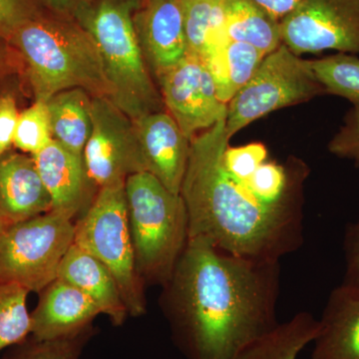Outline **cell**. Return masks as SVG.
Wrapping results in <instances>:
<instances>
[{"label":"cell","mask_w":359,"mask_h":359,"mask_svg":"<svg viewBox=\"0 0 359 359\" xmlns=\"http://www.w3.org/2000/svg\"><path fill=\"white\" fill-rule=\"evenodd\" d=\"M235 256L202 238H188L164 308L188 359H231L278 325L280 264Z\"/></svg>","instance_id":"obj_1"},{"label":"cell","mask_w":359,"mask_h":359,"mask_svg":"<svg viewBox=\"0 0 359 359\" xmlns=\"http://www.w3.org/2000/svg\"><path fill=\"white\" fill-rule=\"evenodd\" d=\"M231 138L226 119L191 140L182 198L189 238H202L235 256L280 261L304 243V215L264 207L224 166Z\"/></svg>","instance_id":"obj_2"},{"label":"cell","mask_w":359,"mask_h":359,"mask_svg":"<svg viewBox=\"0 0 359 359\" xmlns=\"http://www.w3.org/2000/svg\"><path fill=\"white\" fill-rule=\"evenodd\" d=\"M9 45L25 63L35 101L81 88L110 99L112 89L93 36L76 21L37 15L18 28Z\"/></svg>","instance_id":"obj_3"},{"label":"cell","mask_w":359,"mask_h":359,"mask_svg":"<svg viewBox=\"0 0 359 359\" xmlns=\"http://www.w3.org/2000/svg\"><path fill=\"white\" fill-rule=\"evenodd\" d=\"M125 197L137 273L165 285L188 243L185 202L148 172L127 178Z\"/></svg>","instance_id":"obj_4"},{"label":"cell","mask_w":359,"mask_h":359,"mask_svg":"<svg viewBox=\"0 0 359 359\" xmlns=\"http://www.w3.org/2000/svg\"><path fill=\"white\" fill-rule=\"evenodd\" d=\"M138 0H99L81 26L88 30L100 52L112 89L110 100L132 120L163 111L134 25Z\"/></svg>","instance_id":"obj_5"},{"label":"cell","mask_w":359,"mask_h":359,"mask_svg":"<svg viewBox=\"0 0 359 359\" xmlns=\"http://www.w3.org/2000/svg\"><path fill=\"white\" fill-rule=\"evenodd\" d=\"M74 244L110 271L130 316L145 313L144 282L135 264L125 183L99 189L92 204L75 224Z\"/></svg>","instance_id":"obj_6"},{"label":"cell","mask_w":359,"mask_h":359,"mask_svg":"<svg viewBox=\"0 0 359 359\" xmlns=\"http://www.w3.org/2000/svg\"><path fill=\"white\" fill-rule=\"evenodd\" d=\"M75 224L65 212L50 211L7 226L0 233V282L40 292L57 278L74 243Z\"/></svg>","instance_id":"obj_7"},{"label":"cell","mask_w":359,"mask_h":359,"mask_svg":"<svg viewBox=\"0 0 359 359\" xmlns=\"http://www.w3.org/2000/svg\"><path fill=\"white\" fill-rule=\"evenodd\" d=\"M325 94L311 61L280 44L264 56L250 81L228 103L226 133L231 138L269 113Z\"/></svg>","instance_id":"obj_8"},{"label":"cell","mask_w":359,"mask_h":359,"mask_svg":"<svg viewBox=\"0 0 359 359\" xmlns=\"http://www.w3.org/2000/svg\"><path fill=\"white\" fill-rule=\"evenodd\" d=\"M92 131L83 151L85 167L97 188L124 184L146 172L134 121L106 97H92Z\"/></svg>","instance_id":"obj_9"},{"label":"cell","mask_w":359,"mask_h":359,"mask_svg":"<svg viewBox=\"0 0 359 359\" xmlns=\"http://www.w3.org/2000/svg\"><path fill=\"white\" fill-rule=\"evenodd\" d=\"M283 43L304 53L359 55V0H302L280 21Z\"/></svg>","instance_id":"obj_10"},{"label":"cell","mask_w":359,"mask_h":359,"mask_svg":"<svg viewBox=\"0 0 359 359\" xmlns=\"http://www.w3.org/2000/svg\"><path fill=\"white\" fill-rule=\"evenodd\" d=\"M157 78L168 113L190 140L226 119L228 104L219 100L214 78L202 58L189 53Z\"/></svg>","instance_id":"obj_11"},{"label":"cell","mask_w":359,"mask_h":359,"mask_svg":"<svg viewBox=\"0 0 359 359\" xmlns=\"http://www.w3.org/2000/svg\"><path fill=\"white\" fill-rule=\"evenodd\" d=\"M133 20L144 57L156 76L188 55L180 0H143Z\"/></svg>","instance_id":"obj_12"},{"label":"cell","mask_w":359,"mask_h":359,"mask_svg":"<svg viewBox=\"0 0 359 359\" xmlns=\"http://www.w3.org/2000/svg\"><path fill=\"white\" fill-rule=\"evenodd\" d=\"M146 172L152 174L168 190L181 192L191 140L171 115L164 111L134 120Z\"/></svg>","instance_id":"obj_13"},{"label":"cell","mask_w":359,"mask_h":359,"mask_svg":"<svg viewBox=\"0 0 359 359\" xmlns=\"http://www.w3.org/2000/svg\"><path fill=\"white\" fill-rule=\"evenodd\" d=\"M42 183L50 196L54 211L74 219L92 204V188L83 156L74 154L55 140L32 155Z\"/></svg>","instance_id":"obj_14"},{"label":"cell","mask_w":359,"mask_h":359,"mask_svg":"<svg viewBox=\"0 0 359 359\" xmlns=\"http://www.w3.org/2000/svg\"><path fill=\"white\" fill-rule=\"evenodd\" d=\"M39 304L30 313L32 337L54 340L71 337L90 327L100 309L71 283L56 278L39 292Z\"/></svg>","instance_id":"obj_15"},{"label":"cell","mask_w":359,"mask_h":359,"mask_svg":"<svg viewBox=\"0 0 359 359\" xmlns=\"http://www.w3.org/2000/svg\"><path fill=\"white\" fill-rule=\"evenodd\" d=\"M50 196L32 156L7 152L0 157V221L4 229L50 211Z\"/></svg>","instance_id":"obj_16"},{"label":"cell","mask_w":359,"mask_h":359,"mask_svg":"<svg viewBox=\"0 0 359 359\" xmlns=\"http://www.w3.org/2000/svg\"><path fill=\"white\" fill-rule=\"evenodd\" d=\"M311 359H359V292L340 285L323 309Z\"/></svg>","instance_id":"obj_17"},{"label":"cell","mask_w":359,"mask_h":359,"mask_svg":"<svg viewBox=\"0 0 359 359\" xmlns=\"http://www.w3.org/2000/svg\"><path fill=\"white\" fill-rule=\"evenodd\" d=\"M57 278L88 295L113 325H121L126 320L128 311L115 278L96 257L74 243L59 266Z\"/></svg>","instance_id":"obj_18"},{"label":"cell","mask_w":359,"mask_h":359,"mask_svg":"<svg viewBox=\"0 0 359 359\" xmlns=\"http://www.w3.org/2000/svg\"><path fill=\"white\" fill-rule=\"evenodd\" d=\"M266 56L252 45L224 39L210 48L205 61L222 102L228 104L250 81Z\"/></svg>","instance_id":"obj_19"},{"label":"cell","mask_w":359,"mask_h":359,"mask_svg":"<svg viewBox=\"0 0 359 359\" xmlns=\"http://www.w3.org/2000/svg\"><path fill=\"white\" fill-rule=\"evenodd\" d=\"M224 37L244 42L264 54L283 44L280 22L255 0H223Z\"/></svg>","instance_id":"obj_20"},{"label":"cell","mask_w":359,"mask_h":359,"mask_svg":"<svg viewBox=\"0 0 359 359\" xmlns=\"http://www.w3.org/2000/svg\"><path fill=\"white\" fill-rule=\"evenodd\" d=\"M92 96L81 88L59 92L47 101L53 140L83 156L92 131Z\"/></svg>","instance_id":"obj_21"},{"label":"cell","mask_w":359,"mask_h":359,"mask_svg":"<svg viewBox=\"0 0 359 359\" xmlns=\"http://www.w3.org/2000/svg\"><path fill=\"white\" fill-rule=\"evenodd\" d=\"M318 330V320L308 311H301L250 342L231 359H297L316 339Z\"/></svg>","instance_id":"obj_22"},{"label":"cell","mask_w":359,"mask_h":359,"mask_svg":"<svg viewBox=\"0 0 359 359\" xmlns=\"http://www.w3.org/2000/svg\"><path fill=\"white\" fill-rule=\"evenodd\" d=\"M189 53L204 59L223 32V0H180Z\"/></svg>","instance_id":"obj_23"},{"label":"cell","mask_w":359,"mask_h":359,"mask_svg":"<svg viewBox=\"0 0 359 359\" xmlns=\"http://www.w3.org/2000/svg\"><path fill=\"white\" fill-rule=\"evenodd\" d=\"M316 76L325 94L341 97L359 108V57L353 54L334 55L311 60Z\"/></svg>","instance_id":"obj_24"},{"label":"cell","mask_w":359,"mask_h":359,"mask_svg":"<svg viewBox=\"0 0 359 359\" xmlns=\"http://www.w3.org/2000/svg\"><path fill=\"white\" fill-rule=\"evenodd\" d=\"M29 290L15 283L0 282V351L25 341L32 334L27 309Z\"/></svg>","instance_id":"obj_25"},{"label":"cell","mask_w":359,"mask_h":359,"mask_svg":"<svg viewBox=\"0 0 359 359\" xmlns=\"http://www.w3.org/2000/svg\"><path fill=\"white\" fill-rule=\"evenodd\" d=\"M92 335L91 327L79 334L54 340H37L32 335L9 347L2 359H79Z\"/></svg>","instance_id":"obj_26"},{"label":"cell","mask_w":359,"mask_h":359,"mask_svg":"<svg viewBox=\"0 0 359 359\" xmlns=\"http://www.w3.org/2000/svg\"><path fill=\"white\" fill-rule=\"evenodd\" d=\"M53 140L46 102L35 101L18 116L13 145L30 156L43 150Z\"/></svg>","instance_id":"obj_27"},{"label":"cell","mask_w":359,"mask_h":359,"mask_svg":"<svg viewBox=\"0 0 359 359\" xmlns=\"http://www.w3.org/2000/svg\"><path fill=\"white\" fill-rule=\"evenodd\" d=\"M268 160V150L262 143L230 147L224 153V166L231 176L241 181L249 178L257 168Z\"/></svg>","instance_id":"obj_28"},{"label":"cell","mask_w":359,"mask_h":359,"mask_svg":"<svg viewBox=\"0 0 359 359\" xmlns=\"http://www.w3.org/2000/svg\"><path fill=\"white\" fill-rule=\"evenodd\" d=\"M327 149L330 154L351 161L359 169V108L347 111L339 131L328 142Z\"/></svg>","instance_id":"obj_29"},{"label":"cell","mask_w":359,"mask_h":359,"mask_svg":"<svg viewBox=\"0 0 359 359\" xmlns=\"http://www.w3.org/2000/svg\"><path fill=\"white\" fill-rule=\"evenodd\" d=\"M37 15L29 0H0V40L9 44L18 28Z\"/></svg>","instance_id":"obj_30"},{"label":"cell","mask_w":359,"mask_h":359,"mask_svg":"<svg viewBox=\"0 0 359 359\" xmlns=\"http://www.w3.org/2000/svg\"><path fill=\"white\" fill-rule=\"evenodd\" d=\"M20 112L15 97L11 93L0 95V157L11 151Z\"/></svg>","instance_id":"obj_31"},{"label":"cell","mask_w":359,"mask_h":359,"mask_svg":"<svg viewBox=\"0 0 359 359\" xmlns=\"http://www.w3.org/2000/svg\"><path fill=\"white\" fill-rule=\"evenodd\" d=\"M346 275L341 285L359 292V221L347 229L344 237Z\"/></svg>","instance_id":"obj_32"},{"label":"cell","mask_w":359,"mask_h":359,"mask_svg":"<svg viewBox=\"0 0 359 359\" xmlns=\"http://www.w3.org/2000/svg\"><path fill=\"white\" fill-rule=\"evenodd\" d=\"M54 13L81 25L96 0H41Z\"/></svg>","instance_id":"obj_33"},{"label":"cell","mask_w":359,"mask_h":359,"mask_svg":"<svg viewBox=\"0 0 359 359\" xmlns=\"http://www.w3.org/2000/svg\"><path fill=\"white\" fill-rule=\"evenodd\" d=\"M276 20L282 21L297 8L302 0H255Z\"/></svg>","instance_id":"obj_34"},{"label":"cell","mask_w":359,"mask_h":359,"mask_svg":"<svg viewBox=\"0 0 359 359\" xmlns=\"http://www.w3.org/2000/svg\"><path fill=\"white\" fill-rule=\"evenodd\" d=\"M7 42L0 40V70L13 69V52L7 47Z\"/></svg>","instance_id":"obj_35"},{"label":"cell","mask_w":359,"mask_h":359,"mask_svg":"<svg viewBox=\"0 0 359 359\" xmlns=\"http://www.w3.org/2000/svg\"><path fill=\"white\" fill-rule=\"evenodd\" d=\"M8 74L9 73H0V83H1L2 80H4ZM2 93H4V92L0 89V95H1Z\"/></svg>","instance_id":"obj_36"},{"label":"cell","mask_w":359,"mask_h":359,"mask_svg":"<svg viewBox=\"0 0 359 359\" xmlns=\"http://www.w3.org/2000/svg\"><path fill=\"white\" fill-rule=\"evenodd\" d=\"M2 230H4V226H2L1 221H0V233H1Z\"/></svg>","instance_id":"obj_37"}]
</instances>
